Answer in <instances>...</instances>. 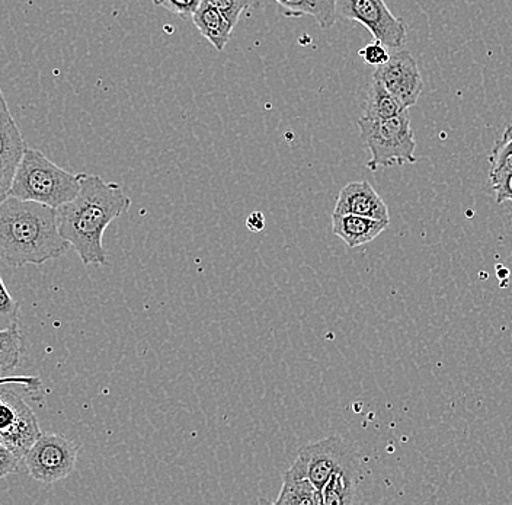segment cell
Returning a JSON list of instances; mask_svg holds the SVG:
<instances>
[{"label":"cell","instance_id":"6da1fadb","mask_svg":"<svg viewBox=\"0 0 512 505\" xmlns=\"http://www.w3.org/2000/svg\"><path fill=\"white\" fill-rule=\"evenodd\" d=\"M130 197L117 182L82 174L78 196L57 209L60 235L85 265H107L104 233L130 209Z\"/></svg>","mask_w":512,"mask_h":505},{"label":"cell","instance_id":"7a4b0ae2","mask_svg":"<svg viewBox=\"0 0 512 505\" xmlns=\"http://www.w3.org/2000/svg\"><path fill=\"white\" fill-rule=\"evenodd\" d=\"M57 209L8 197L0 206V261L9 267L43 265L66 254Z\"/></svg>","mask_w":512,"mask_h":505},{"label":"cell","instance_id":"3957f363","mask_svg":"<svg viewBox=\"0 0 512 505\" xmlns=\"http://www.w3.org/2000/svg\"><path fill=\"white\" fill-rule=\"evenodd\" d=\"M80 177L27 146L16 168L11 197L59 209L78 196Z\"/></svg>","mask_w":512,"mask_h":505},{"label":"cell","instance_id":"277c9868","mask_svg":"<svg viewBox=\"0 0 512 505\" xmlns=\"http://www.w3.org/2000/svg\"><path fill=\"white\" fill-rule=\"evenodd\" d=\"M358 129L370 150V161L367 162L370 171L416 163V142L408 110L389 120L371 121L361 117Z\"/></svg>","mask_w":512,"mask_h":505},{"label":"cell","instance_id":"5b68a950","mask_svg":"<svg viewBox=\"0 0 512 505\" xmlns=\"http://www.w3.org/2000/svg\"><path fill=\"white\" fill-rule=\"evenodd\" d=\"M79 446L63 434H43L24 456L25 468L35 481L56 484L75 471Z\"/></svg>","mask_w":512,"mask_h":505},{"label":"cell","instance_id":"8992f818","mask_svg":"<svg viewBox=\"0 0 512 505\" xmlns=\"http://www.w3.org/2000/svg\"><path fill=\"white\" fill-rule=\"evenodd\" d=\"M336 12L339 17L360 22L387 49H402L406 44V25L390 12L384 0H338Z\"/></svg>","mask_w":512,"mask_h":505},{"label":"cell","instance_id":"52a82bcc","mask_svg":"<svg viewBox=\"0 0 512 505\" xmlns=\"http://www.w3.org/2000/svg\"><path fill=\"white\" fill-rule=\"evenodd\" d=\"M355 460L354 453L339 436L306 444L297 456L293 468L309 478L319 491L331 478L332 473Z\"/></svg>","mask_w":512,"mask_h":505},{"label":"cell","instance_id":"ba28073f","mask_svg":"<svg viewBox=\"0 0 512 505\" xmlns=\"http://www.w3.org/2000/svg\"><path fill=\"white\" fill-rule=\"evenodd\" d=\"M373 78L382 82L387 91L398 98L406 110L416 105L424 89L418 63L414 56L405 50L390 54V59L384 65L376 67Z\"/></svg>","mask_w":512,"mask_h":505},{"label":"cell","instance_id":"9c48e42d","mask_svg":"<svg viewBox=\"0 0 512 505\" xmlns=\"http://www.w3.org/2000/svg\"><path fill=\"white\" fill-rule=\"evenodd\" d=\"M334 213L357 214L390 222L387 204L367 181H354L345 185L336 198Z\"/></svg>","mask_w":512,"mask_h":505},{"label":"cell","instance_id":"30bf717a","mask_svg":"<svg viewBox=\"0 0 512 505\" xmlns=\"http://www.w3.org/2000/svg\"><path fill=\"white\" fill-rule=\"evenodd\" d=\"M11 395L14 399L16 417L11 428L0 434V441L22 460L27 455L28 450L31 449L32 444L40 439L43 433H41L37 417H35L30 405L18 393L11 391Z\"/></svg>","mask_w":512,"mask_h":505},{"label":"cell","instance_id":"8fae6325","mask_svg":"<svg viewBox=\"0 0 512 505\" xmlns=\"http://www.w3.org/2000/svg\"><path fill=\"white\" fill-rule=\"evenodd\" d=\"M389 223L357 214H332V232L351 249L370 244L379 238Z\"/></svg>","mask_w":512,"mask_h":505},{"label":"cell","instance_id":"7c38bea8","mask_svg":"<svg viewBox=\"0 0 512 505\" xmlns=\"http://www.w3.org/2000/svg\"><path fill=\"white\" fill-rule=\"evenodd\" d=\"M491 180L496 203H512V126H508L502 134L501 140L496 142L491 156Z\"/></svg>","mask_w":512,"mask_h":505},{"label":"cell","instance_id":"4fadbf2b","mask_svg":"<svg viewBox=\"0 0 512 505\" xmlns=\"http://www.w3.org/2000/svg\"><path fill=\"white\" fill-rule=\"evenodd\" d=\"M358 482H360V472H358L357 460H352L348 465L332 473L331 478L323 485L320 491L322 504H354L357 500Z\"/></svg>","mask_w":512,"mask_h":505},{"label":"cell","instance_id":"5bb4252c","mask_svg":"<svg viewBox=\"0 0 512 505\" xmlns=\"http://www.w3.org/2000/svg\"><path fill=\"white\" fill-rule=\"evenodd\" d=\"M192 22L214 49L217 51L226 49L232 38L233 27L216 6L203 0L200 8L192 15Z\"/></svg>","mask_w":512,"mask_h":505},{"label":"cell","instance_id":"9a60e30c","mask_svg":"<svg viewBox=\"0 0 512 505\" xmlns=\"http://www.w3.org/2000/svg\"><path fill=\"white\" fill-rule=\"evenodd\" d=\"M281 14L287 18L313 17L322 30L334 27L338 0H275Z\"/></svg>","mask_w":512,"mask_h":505},{"label":"cell","instance_id":"2e32d148","mask_svg":"<svg viewBox=\"0 0 512 505\" xmlns=\"http://www.w3.org/2000/svg\"><path fill=\"white\" fill-rule=\"evenodd\" d=\"M274 504L322 505V495L309 478L291 466L284 475L283 487Z\"/></svg>","mask_w":512,"mask_h":505},{"label":"cell","instance_id":"e0dca14e","mask_svg":"<svg viewBox=\"0 0 512 505\" xmlns=\"http://www.w3.org/2000/svg\"><path fill=\"white\" fill-rule=\"evenodd\" d=\"M27 149V142L9 110L8 102L0 88V158L19 162Z\"/></svg>","mask_w":512,"mask_h":505},{"label":"cell","instance_id":"ac0fdd59","mask_svg":"<svg viewBox=\"0 0 512 505\" xmlns=\"http://www.w3.org/2000/svg\"><path fill=\"white\" fill-rule=\"evenodd\" d=\"M406 108L400 104L398 98L393 97L382 82L373 78L366 99V111L363 118L371 121L389 120L402 114Z\"/></svg>","mask_w":512,"mask_h":505},{"label":"cell","instance_id":"d6986e66","mask_svg":"<svg viewBox=\"0 0 512 505\" xmlns=\"http://www.w3.org/2000/svg\"><path fill=\"white\" fill-rule=\"evenodd\" d=\"M24 340L18 325L0 329V377L11 375L21 361Z\"/></svg>","mask_w":512,"mask_h":505},{"label":"cell","instance_id":"ffe728a7","mask_svg":"<svg viewBox=\"0 0 512 505\" xmlns=\"http://www.w3.org/2000/svg\"><path fill=\"white\" fill-rule=\"evenodd\" d=\"M18 315L19 303L11 296L0 278V329L18 325Z\"/></svg>","mask_w":512,"mask_h":505},{"label":"cell","instance_id":"44dd1931","mask_svg":"<svg viewBox=\"0 0 512 505\" xmlns=\"http://www.w3.org/2000/svg\"><path fill=\"white\" fill-rule=\"evenodd\" d=\"M207 2L216 6L222 12L224 18L230 22V25L235 28L243 12L248 9L251 0H207Z\"/></svg>","mask_w":512,"mask_h":505},{"label":"cell","instance_id":"7402d4cb","mask_svg":"<svg viewBox=\"0 0 512 505\" xmlns=\"http://www.w3.org/2000/svg\"><path fill=\"white\" fill-rule=\"evenodd\" d=\"M156 6L181 18H192L203 0H153Z\"/></svg>","mask_w":512,"mask_h":505},{"label":"cell","instance_id":"603a6c76","mask_svg":"<svg viewBox=\"0 0 512 505\" xmlns=\"http://www.w3.org/2000/svg\"><path fill=\"white\" fill-rule=\"evenodd\" d=\"M18 163L0 158V206L6 198L11 197L12 182H14Z\"/></svg>","mask_w":512,"mask_h":505},{"label":"cell","instance_id":"cb8c5ba5","mask_svg":"<svg viewBox=\"0 0 512 505\" xmlns=\"http://www.w3.org/2000/svg\"><path fill=\"white\" fill-rule=\"evenodd\" d=\"M360 56L364 62L370 66H382L390 59L389 50L380 41L374 40V43L368 44L364 49L360 50Z\"/></svg>","mask_w":512,"mask_h":505},{"label":"cell","instance_id":"d4e9b609","mask_svg":"<svg viewBox=\"0 0 512 505\" xmlns=\"http://www.w3.org/2000/svg\"><path fill=\"white\" fill-rule=\"evenodd\" d=\"M19 457L0 441V479L19 469Z\"/></svg>","mask_w":512,"mask_h":505},{"label":"cell","instance_id":"484cf974","mask_svg":"<svg viewBox=\"0 0 512 505\" xmlns=\"http://www.w3.org/2000/svg\"><path fill=\"white\" fill-rule=\"evenodd\" d=\"M265 225H267V220H265V216L261 212L251 213L248 219H246V228H248L249 232H262L265 229Z\"/></svg>","mask_w":512,"mask_h":505},{"label":"cell","instance_id":"4316f807","mask_svg":"<svg viewBox=\"0 0 512 505\" xmlns=\"http://www.w3.org/2000/svg\"><path fill=\"white\" fill-rule=\"evenodd\" d=\"M510 220H511V225H512V207H511ZM511 260H512V255H511Z\"/></svg>","mask_w":512,"mask_h":505},{"label":"cell","instance_id":"83f0119b","mask_svg":"<svg viewBox=\"0 0 512 505\" xmlns=\"http://www.w3.org/2000/svg\"><path fill=\"white\" fill-rule=\"evenodd\" d=\"M0 402H2V399H0Z\"/></svg>","mask_w":512,"mask_h":505}]
</instances>
